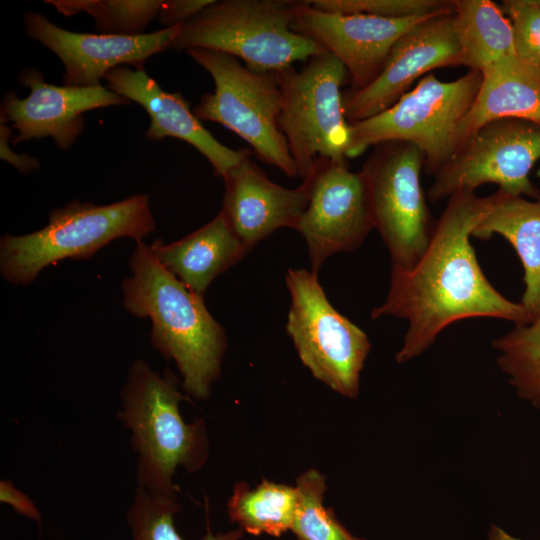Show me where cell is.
<instances>
[{
  "mask_svg": "<svg viewBox=\"0 0 540 540\" xmlns=\"http://www.w3.org/2000/svg\"><path fill=\"white\" fill-rule=\"evenodd\" d=\"M502 191L478 196L460 191L448 198L430 241L409 269H391L384 302L371 318L394 316L408 328L395 359L406 363L425 352L452 323L469 318H498L523 324L535 316L502 295L489 282L470 242L477 224L498 202Z\"/></svg>",
  "mask_w": 540,
  "mask_h": 540,
  "instance_id": "1",
  "label": "cell"
},
{
  "mask_svg": "<svg viewBox=\"0 0 540 540\" xmlns=\"http://www.w3.org/2000/svg\"><path fill=\"white\" fill-rule=\"evenodd\" d=\"M286 330L302 363L338 394L355 399L371 345L366 333L329 302L317 274L289 269Z\"/></svg>",
  "mask_w": 540,
  "mask_h": 540,
  "instance_id": "10",
  "label": "cell"
},
{
  "mask_svg": "<svg viewBox=\"0 0 540 540\" xmlns=\"http://www.w3.org/2000/svg\"><path fill=\"white\" fill-rule=\"evenodd\" d=\"M321 11L340 14H367L381 17H409L453 12V0H311Z\"/></svg>",
  "mask_w": 540,
  "mask_h": 540,
  "instance_id": "28",
  "label": "cell"
},
{
  "mask_svg": "<svg viewBox=\"0 0 540 540\" xmlns=\"http://www.w3.org/2000/svg\"><path fill=\"white\" fill-rule=\"evenodd\" d=\"M180 508L177 497L154 495L137 487L126 512L132 540H184L174 522ZM243 536L239 528L225 533L207 528L201 540H241Z\"/></svg>",
  "mask_w": 540,
  "mask_h": 540,
  "instance_id": "26",
  "label": "cell"
},
{
  "mask_svg": "<svg viewBox=\"0 0 540 540\" xmlns=\"http://www.w3.org/2000/svg\"><path fill=\"white\" fill-rule=\"evenodd\" d=\"M459 65L463 60L453 12L424 20L397 40L373 82L343 92L346 120L352 124L373 117L399 100L418 78Z\"/></svg>",
  "mask_w": 540,
  "mask_h": 540,
  "instance_id": "14",
  "label": "cell"
},
{
  "mask_svg": "<svg viewBox=\"0 0 540 540\" xmlns=\"http://www.w3.org/2000/svg\"><path fill=\"white\" fill-rule=\"evenodd\" d=\"M149 248L167 270L202 298L210 283L247 253L221 211L184 238L169 244L156 239Z\"/></svg>",
  "mask_w": 540,
  "mask_h": 540,
  "instance_id": "20",
  "label": "cell"
},
{
  "mask_svg": "<svg viewBox=\"0 0 540 540\" xmlns=\"http://www.w3.org/2000/svg\"><path fill=\"white\" fill-rule=\"evenodd\" d=\"M453 16L464 66L481 73L515 54L512 26L500 5L490 0H453Z\"/></svg>",
  "mask_w": 540,
  "mask_h": 540,
  "instance_id": "22",
  "label": "cell"
},
{
  "mask_svg": "<svg viewBox=\"0 0 540 540\" xmlns=\"http://www.w3.org/2000/svg\"><path fill=\"white\" fill-rule=\"evenodd\" d=\"M500 7L512 26L515 54L540 68V5L535 0H504Z\"/></svg>",
  "mask_w": 540,
  "mask_h": 540,
  "instance_id": "29",
  "label": "cell"
},
{
  "mask_svg": "<svg viewBox=\"0 0 540 540\" xmlns=\"http://www.w3.org/2000/svg\"><path fill=\"white\" fill-rule=\"evenodd\" d=\"M111 91L141 105L150 116L147 137L160 141L173 137L197 149L211 164L216 175L224 178L251 152L234 150L220 143L194 115L189 103L178 91L170 93L149 77L144 69L118 66L104 78Z\"/></svg>",
  "mask_w": 540,
  "mask_h": 540,
  "instance_id": "18",
  "label": "cell"
},
{
  "mask_svg": "<svg viewBox=\"0 0 540 540\" xmlns=\"http://www.w3.org/2000/svg\"><path fill=\"white\" fill-rule=\"evenodd\" d=\"M186 53L212 77L215 88L193 108L199 120L221 124L246 141L263 162L289 177L298 176L278 120L282 93L275 72H255L237 58L218 51Z\"/></svg>",
  "mask_w": 540,
  "mask_h": 540,
  "instance_id": "7",
  "label": "cell"
},
{
  "mask_svg": "<svg viewBox=\"0 0 540 540\" xmlns=\"http://www.w3.org/2000/svg\"><path fill=\"white\" fill-rule=\"evenodd\" d=\"M214 0H168L159 15V23L168 27L184 24Z\"/></svg>",
  "mask_w": 540,
  "mask_h": 540,
  "instance_id": "30",
  "label": "cell"
},
{
  "mask_svg": "<svg viewBox=\"0 0 540 540\" xmlns=\"http://www.w3.org/2000/svg\"><path fill=\"white\" fill-rule=\"evenodd\" d=\"M297 504L296 487L263 480L251 489L238 482L227 501V513L244 533L279 537L290 531Z\"/></svg>",
  "mask_w": 540,
  "mask_h": 540,
  "instance_id": "23",
  "label": "cell"
},
{
  "mask_svg": "<svg viewBox=\"0 0 540 540\" xmlns=\"http://www.w3.org/2000/svg\"><path fill=\"white\" fill-rule=\"evenodd\" d=\"M475 100L461 121L455 152L483 125L499 119H520L540 126V68L516 54L481 72Z\"/></svg>",
  "mask_w": 540,
  "mask_h": 540,
  "instance_id": "19",
  "label": "cell"
},
{
  "mask_svg": "<svg viewBox=\"0 0 540 540\" xmlns=\"http://www.w3.org/2000/svg\"><path fill=\"white\" fill-rule=\"evenodd\" d=\"M167 1L160 0H45L66 16L86 12L103 34L141 35Z\"/></svg>",
  "mask_w": 540,
  "mask_h": 540,
  "instance_id": "25",
  "label": "cell"
},
{
  "mask_svg": "<svg viewBox=\"0 0 540 540\" xmlns=\"http://www.w3.org/2000/svg\"><path fill=\"white\" fill-rule=\"evenodd\" d=\"M425 155L415 144L388 141L374 146L360 173L373 228L385 243L393 268L409 269L423 255L435 222L420 174Z\"/></svg>",
  "mask_w": 540,
  "mask_h": 540,
  "instance_id": "9",
  "label": "cell"
},
{
  "mask_svg": "<svg viewBox=\"0 0 540 540\" xmlns=\"http://www.w3.org/2000/svg\"><path fill=\"white\" fill-rule=\"evenodd\" d=\"M129 267L132 275L122 283L124 308L136 317L150 318L152 345L175 363L186 394L208 398L226 350L223 327L204 298L167 270L142 240L136 241Z\"/></svg>",
  "mask_w": 540,
  "mask_h": 540,
  "instance_id": "2",
  "label": "cell"
},
{
  "mask_svg": "<svg viewBox=\"0 0 540 540\" xmlns=\"http://www.w3.org/2000/svg\"><path fill=\"white\" fill-rule=\"evenodd\" d=\"M496 363L517 396L540 409V313L494 339Z\"/></svg>",
  "mask_w": 540,
  "mask_h": 540,
  "instance_id": "24",
  "label": "cell"
},
{
  "mask_svg": "<svg viewBox=\"0 0 540 540\" xmlns=\"http://www.w3.org/2000/svg\"><path fill=\"white\" fill-rule=\"evenodd\" d=\"M437 15L442 14L394 18L329 13L314 8L309 1H297L292 30L334 55L348 73L349 90L356 91L375 80L399 38Z\"/></svg>",
  "mask_w": 540,
  "mask_h": 540,
  "instance_id": "13",
  "label": "cell"
},
{
  "mask_svg": "<svg viewBox=\"0 0 540 540\" xmlns=\"http://www.w3.org/2000/svg\"><path fill=\"white\" fill-rule=\"evenodd\" d=\"M0 501L11 506L17 514L38 524L41 523L42 516L38 507L11 480L2 479L0 481Z\"/></svg>",
  "mask_w": 540,
  "mask_h": 540,
  "instance_id": "31",
  "label": "cell"
},
{
  "mask_svg": "<svg viewBox=\"0 0 540 540\" xmlns=\"http://www.w3.org/2000/svg\"><path fill=\"white\" fill-rule=\"evenodd\" d=\"M25 32L50 49L65 67L66 86L95 87L112 69L131 65L142 70L150 56L171 48L181 25L141 35L89 34L65 30L38 12L24 15Z\"/></svg>",
  "mask_w": 540,
  "mask_h": 540,
  "instance_id": "15",
  "label": "cell"
},
{
  "mask_svg": "<svg viewBox=\"0 0 540 540\" xmlns=\"http://www.w3.org/2000/svg\"><path fill=\"white\" fill-rule=\"evenodd\" d=\"M505 238L523 266L524 291L521 303L534 315L540 313V198L510 196L504 192L498 202L474 228L472 237L487 240Z\"/></svg>",
  "mask_w": 540,
  "mask_h": 540,
  "instance_id": "21",
  "label": "cell"
},
{
  "mask_svg": "<svg viewBox=\"0 0 540 540\" xmlns=\"http://www.w3.org/2000/svg\"><path fill=\"white\" fill-rule=\"evenodd\" d=\"M221 212L246 251L280 228L297 229L309 202L310 185L296 188L272 182L246 156L223 178Z\"/></svg>",
  "mask_w": 540,
  "mask_h": 540,
  "instance_id": "17",
  "label": "cell"
},
{
  "mask_svg": "<svg viewBox=\"0 0 540 540\" xmlns=\"http://www.w3.org/2000/svg\"><path fill=\"white\" fill-rule=\"evenodd\" d=\"M275 74L282 93L278 125L302 182L312 177L321 159L347 162L350 124L343 109L342 86L348 76L344 65L324 52L300 71L292 66Z\"/></svg>",
  "mask_w": 540,
  "mask_h": 540,
  "instance_id": "8",
  "label": "cell"
},
{
  "mask_svg": "<svg viewBox=\"0 0 540 540\" xmlns=\"http://www.w3.org/2000/svg\"><path fill=\"white\" fill-rule=\"evenodd\" d=\"M156 230L146 194L96 205L78 200L51 211L45 227L30 234L0 239V272L15 285H26L48 265L64 259L83 260L111 241L142 240Z\"/></svg>",
  "mask_w": 540,
  "mask_h": 540,
  "instance_id": "4",
  "label": "cell"
},
{
  "mask_svg": "<svg viewBox=\"0 0 540 540\" xmlns=\"http://www.w3.org/2000/svg\"><path fill=\"white\" fill-rule=\"evenodd\" d=\"M298 504L290 531L297 540H366L350 533L323 504L326 479L310 469L296 480Z\"/></svg>",
  "mask_w": 540,
  "mask_h": 540,
  "instance_id": "27",
  "label": "cell"
},
{
  "mask_svg": "<svg viewBox=\"0 0 540 540\" xmlns=\"http://www.w3.org/2000/svg\"><path fill=\"white\" fill-rule=\"evenodd\" d=\"M540 160V126L520 119H499L479 128L433 176L431 202L460 191L496 184L510 196L539 199L530 172Z\"/></svg>",
  "mask_w": 540,
  "mask_h": 540,
  "instance_id": "11",
  "label": "cell"
},
{
  "mask_svg": "<svg viewBox=\"0 0 540 540\" xmlns=\"http://www.w3.org/2000/svg\"><path fill=\"white\" fill-rule=\"evenodd\" d=\"M487 540H523V539H520L511 535L506 530H504L503 528L495 524H491L488 529Z\"/></svg>",
  "mask_w": 540,
  "mask_h": 540,
  "instance_id": "32",
  "label": "cell"
},
{
  "mask_svg": "<svg viewBox=\"0 0 540 540\" xmlns=\"http://www.w3.org/2000/svg\"><path fill=\"white\" fill-rule=\"evenodd\" d=\"M306 181L309 202L296 230L307 243L311 271L317 274L329 256L357 249L373 222L363 177L347 162L321 159Z\"/></svg>",
  "mask_w": 540,
  "mask_h": 540,
  "instance_id": "12",
  "label": "cell"
},
{
  "mask_svg": "<svg viewBox=\"0 0 540 540\" xmlns=\"http://www.w3.org/2000/svg\"><path fill=\"white\" fill-rule=\"evenodd\" d=\"M18 80L29 87V96L20 99L9 92L1 109L2 116L18 132L12 140L14 145L50 136L58 149L69 150L83 131V113L128 103V99L102 85L75 87L47 83L44 75L34 68L24 69Z\"/></svg>",
  "mask_w": 540,
  "mask_h": 540,
  "instance_id": "16",
  "label": "cell"
},
{
  "mask_svg": "<svg viewBox=\"0 0 540 540\" xmlns=\"http://www.w3.org/2000/svg\"><path fill=\"white\" fill-rule=\"evenodd\" d=\"M297 1H213L184 24L171 48L229 54L260 73L278 72L327 52L292 30Z\"/></svg>",
  "mask_w": 540,
  "mask_h": 540,
  "instance_id": "5",
  "label": "cell"
},
{
  "mask_svg": "<svg viewBox=\"0 0 540 540\" xmlns=\"http://www.w3.org/2000/svg\"><path fill=\"white\" fill-rule=\"evenodd\" d=\"M535 2H536L538 5H540V0H535Z\"/></svg>",
  "mask_w": 540,
  "mask_h": 540,
  "instance_id": "33",
  "label": "cell"
},
{
  "mask_svg": "<svg viewBox=\"0 0 540 540\" xmlns=\"http://www.w3.org/2000/svg\"><path fill=\"white\" fill-rule=\"evenodd\" d=\"M481 73L469 69L452 81L427 74L392 106L368 119L350 124L346 158L360 156L371 146L388 141L417 145L425 155L424 170L433 176L451 159L458 127L471 108Z\"/></svg>",
  "mask_w": 540,
  "mask_h": 540,
  "instance_id": "6",
  "label": "cell"
},
{
  "mask_svg": "<svg viewBox=\"0 0 540 540\" xmlns=\"http://www.w3.org/2000/svg\"><path fill=\"white\" fill-rule=\"evenodd\" d=\"M180 385L168 368L159 373L139 359L131 364L120 393L117 418L137 454V487L154 495L177 497V468L197 472L209 455L205 421L186 422L180 413V403L187 400Z\"/></svg>",
  "mask_w": 540,
  "mask_h": 540,
  "instance_id": "3",
  "label": "cell"
}]
</instances>
